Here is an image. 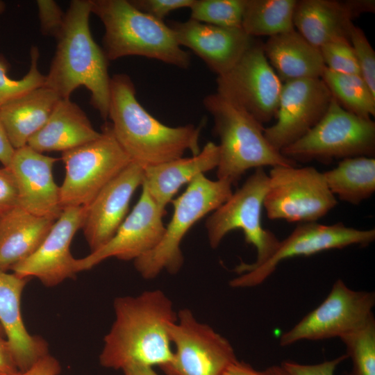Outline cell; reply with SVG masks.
Returning <instances> with one entry per match:
<instances>
[{"label": "cell", "mask_w": 375, "mask_h": 375, "mask_svg": "<svg viewBox=\"0 0 375 375\" xmlns=\"http://www.w3.org/2000/svg\"><path fill=\"white\" fill-rule=\"evenodd\" d=\"M115 320L103 338L99 362L106 368L131 365L159 367L173 358L169 327L177 313L171 299L160 290L115 299Z\"/></svg>", "instance_id": "6da1fadb"}, {"label": "cell", "mask_w": 375, "mask_h": 375, "mask_svg": "<svg viewBox=\"0 0 375 375\" xmlns=\"http://www.w3.org/2000/svg\"><path fill=\"white\" fill-rule=\"evenodd\" d=\"M135 85L125 74L110 78L108 118L117 142L132 162L142 168L198 154L201 126L171 127L148 112L136 98Z\"/></svg>", "instance_id": "7a4b0ae2"}, {"label": "cell", "mask_w": 375, "mask_h": 375, "mask_svg": "<svg viewBox=\"0 0 375 375\" xmlns=\"http://www.w3.org/2000/svg\"><path fill=\"white\" fill-rule=\"evenodd\" d=\"M90 0L70 2L44 85L61 99H69L76 88L84 86L90 92L91 105L106 120L111 77L108 60L90 32Z\"/></svg>", "instance_id": "3957f363"}, {"label": "cell", "mask_w": 375, "mask_h": 375, "mask_svg": "<svg viewBox=\"0 0 375 375\" xmlns=\"http://www.w3.org/2000/svg\"><path fill=\"white\" fill-rule=\"evenodd\" d=\"M91 13L104 26L103 51L108 60L128 56L156 59L181 69L190 56L163 21L139 10L127 0H90Z\"/></svg>", "instance_id": "277c9868"}, {"label": "cell", "mask_w": 375, "mask_h": 375, "mask_svg": "<svg viewBox=\"0 0 375 375\" xmlns=\"http://www.w3.org/2000/svg\"><path fill=\"white\" fill-rule=\"evenodd\" d=\"M203 104L212 115L213 131L219 139L217 179L232 184L249 169L265 166H295L267 140L265 128L247 112L218 93L204 97Z\"/></svg>", "instance_id": "5b68a950"}, {"label": "cell", "mask_w": 375, "mask_h": 375, "mask_svg": "<svg viewBox=\"0 0 375 375\" xmlns=\"http://www.w3.org/2000/svg\"><path fill=\"white\" fill-rule=\"evenodd\" d=\"M233 184L226 180L212 181L200 174L179 197L171 201L174 212L158 245L134 260L137 272L145 279H153L161 272L176 274L183 266L181 244L193 225L215 211L233 194Z\"/></svg>", "instance_id": "8992f818"}, {"label": "cell", "mask_w": 375, "mask_h": 375, "mask_svg": "<svg viewBox=\"0 0 375 375\" xmlns=\"http://www.w3.org/2000/svg\"><path fill=\"white\" fill-rule=\"evenodd\" d=\"M281 153L294 162L372 157L375 153V123L371 118L347 111L333 97L319 122Z\"/></svg>", "instance_id": "52a82bcc"}, {"label": "cell", "mask_w": 375, "mask_h": 375, "mask_svg": "<svg viewBox=\"0 0 375 375\" xmlns=\"http://www.w3.org/2000/svg\"><path fill=\"white\" fill-rule=\"evenodd\" d=\"M268 187V174L263 168L256 169L243 185L206 221L208 239L212 249H216L224 238L235 229L242 230L245 242L256 248L255 262L250 264L242 262L235 267V272L262 264L280 242L273 232L262 225V210Z\"/></svg>", "instance_id": "ba28073f"}, {"label": "cell", "mask_w": 375, "mask_h": 375, "mask_svg": "<svg viewBox=\"0 0 375 375\" xmlns=\"http://www.w3.org/2000/svg\"><path fill=\"white\" fill-rule=\"evenodd\" d=\"M65 176L60 190L62 208L88 206L132 161L117 142L110 123L97 139L62 153Z\"/></svg>", "instance_id": "9c48e42d"}, {"label": "cell", "mask_w": 375, "mask_h": 375, "mask_svg": "<svg viewBox=\"0 0 375 375\" xmlns=\"http://www.w3.org/2000/svg\"><path fill=\"white\" fill-rule=\"evenodd\" d=\"M268 176L263 208L270 219L317 222L338 204L323 172L313 167L275 166Z\"/></svg>", "instance_id": "30bf717a"}, {"label": "cell", "mask_w": 375, "mask_h": 375, "mask_svg": "<svg viewBox=\"0 0 375 375\" xmlns=\"http://www.w3.org/2000/svg\"><path fill=\"white\" fill-rule=\"evenodd\" d=\"M172 360L160 368L166 375H224L238 359L230 342L183 309L169 327Z\"/></svg>", "instance_id": "8fae6325"}, {"label": "cell", "mask_w": 375, "mask_h": 375, "mask_svg": "<svg viewBox=\"0 0 375 375\" xmlns=\"http://www.w3.org/2000/svg\"><path fill=\"white\" fill-rule=\"evenodd\" d=\"M374 292L353 290L338 278L316 308L282 334L279 344L287 347L302 340L340 338L374 317Z\"/></svg>", "instance_id": "7c38bea8"}, {"label": "cell", "mask_w": 375, "mask_h": 375, "mask_svg": "<svg viewBox=\"0 0 375 375\" xmlns=\"http://www.w3.org/2000/svg\"><path fill=\"white\" fill-rule=\"evenodd\" d=\"M375 240L373 228L360 230L342 223L331 225L317 222L301 223L283 240H280L271 256L255 267L242 269L229 282L232 288H252L262 284L283 260L317 253L343 249L351 245L365 247Z\"/></svg>", "instance_id": "4fadbf2b"}, {"label": "cell", "mask_w": 375, "mask_h": 375, "mask_svg": "<svg viewBox=\"0 0 375 375\" xmlns=\"http://www.w3.org/2000/svg\"><path fill=\"white\" fill-rule=\"evenodd\" d=\"M217 93L261 124L276 117L283 83L269 64L263 45L255 42L227 72L217 77Z\"/></svg>", "instance_id": "5bb4252c"}, {"label": "cell", "mask_w": 375, "mask_h": 375, "mask_svg": "<svg viewBox=\"0 0 375 375\" xmlns=\"http://www.w3.org/2000/svg\"><path fill=\"white\" fill-rule=\"evenodd\" d=\"M332 97L321 78L283 83L276 122L264 130L268 142L281 152L302 138L324 115Z\"/></svg>", "instance_id": "9a60e30c"}, {"label": "cell", "mask_w": 375, "mask_h": 375, "mask_svg": "<svg viewBox=\"0 0 375 375\" xmlns=\"http://www.w3.org/2000/svg\"><path fill=\"white\" fill-rule=\"evenodd\" d=\"M165 215L142 186L138 201L113 237L99 249L76 259L78 272L90 269L110 258L134 261L149 252L163 236Z\"/></svg>", "instance_id": "2e32d148"}, {"label": "cell", "mask_w": 375, "mask_h": 375, "mask_svg": "<svg viewBox=\"0 0 375 375\" xmlns=\"http://www.w3.org/2000/svg\"><path fill=\"white\" fill-rule=\"evenodd\" d=\"M86 210L87 206L64 208L38 249L15 265L10 269L12 273L22 278H36L47 287L74 278L78 272L70 245L83 226Z\"/></svg>", "instance_id": "e0dca14e"}, {"label": "cell", "mask_w": 375, "mask_h": 375, "mask_svg": "<svg viewBox=\"0 0 375 375\" xmlns=\"http://www.w3.org/2000/svg\"><path fill=\"white\" fill-rule=\"evenodd\" d=\"M143 179L144 168L131 162L87 206L81 229L91 252L103 247L115 234Z\"/></svg>", "instance_id": "ac0fdd59"}, {"label": "cell", "mask_w": 375, "mask_h": 375, "mask_svg": "<svg viewBox=\"0 0 375 375\" xmlns=\"http://www.w3.org/2000/svg\"><path fill=\"white\" fill-rule=\"evenodd\" d=\"M58 158L28 145L15 149L8 165L15 178L19 206L36 216L57 220L63 211L53 167Z\"/></svg>", "instance_id": "d6986e66"}, {"label": "cell", "mask_w": 375, "mask_h": 375, "mask_svg": "<svg viewBox=\"0 0 375 375\" xmlns=\"http://www.w3.org/2000/svg\"><path fill=\"white\" fill-rule=\"evenodd\" d=\"M181 47L191 49L217 76L230 70L255 42L242 28H226L192 19L169 25Z\"/></svg>", "instance_id": "ffe728a7"}, {"label": "cell", "mask_w": 375, "mask_h": 375, "mask_svg": "<svg viewBox=\"0 0 375 375\" xmlns=\"http://www.w3.org/2000/svg\"><path fill=\"white\" fill-rule=\"evenodd\" d=\"M372 0L297 1L293 17L295 30L317 48L341 38L348 39L353 19L363 12L374 11Z\"/></svg>", "instance_id": "44dd1931"}, {"label": "cell", "mask_w": 375, "mask_h": 375, "mask_svg": "<svg viewBox=\"0 0 375 375\" xmlns=\"http://www.w3.org/2000/svg\"><path fill=\"white\" fill-rule=\"evenodd\" d=\"M29 278L0 270V324L19 372L49 354L47 342L31 335L22 319L21 298Z\"/></svg>", "instance_id": "7402d4cb"}, {"label": "cell", "mask_w": 375, "mask_h": 375, "mask_svg": "<svg viewBox=\"0 0 375 375\" xmlns=\"http://www.w3.org/2000/svg\"><path fill=\"white\" fill-rule=\"evenodd\" d=\"M218 144L208 142L200 152L192 157L179 158L158 165L144 168V187L158 207L166 212V206L178 190L200 174L217 167Z\"/></svg>", "instance_id": "603a6c76"}, {"label": "cell", "mask_w": 375, "mask_h": 375, "mask_svg": "<svg viewBox=\"0 0 375 375\" xmlns=\"http://www.w3.org/2000/svg\"><path fill=\"white\" fill-rule=\"evenodd\" d=\"M85 112L70 99H60L44 125L27 145L40 153L62 152L99 137Z\"/></svg>", "instance_id": "cb8c5ba5"}, {"label": "cell", "mask_w": 375, "mask_h": 375, "mask_svg": "<svg viewBox=\"0 0 375 375\" xmlns=\"http://www.w3.org/2000/svg\"><path fill=\"white\" fill-rule=\"evenodd\" d=\"M262 45L267 59L283 83L321 78L326 69L319 48L295 29L269 37Z\"/></svg>", "instance_id": "d4e9b609"}, {"label": "cell", "mask_w": 375, "mask_h": 375, "mask_svg": "<svg viewBox=\"0 0 375 375\" xmlns=\"http://www.w3.org/2000/svg\"><path fill=\"white\" fill-rule=\"evenodd\" d=\"M60 99L53 90L42 85L0 105V118L14 149L27 145Z\"/></svg>", "instance_id": "484cf974"}, {"label": "cell", "mask_w": 375, "mask_h": 375, "mask_svg": "<svg viewBox=\"0 0 375 375\" xmlns=\"http://www.w3.org/2000/svg\"><path fill=\"white\" fill-rule=\"evenodd\" d=\"M55 222L33 215L19 206L6 211L0 220V270H10L31 256Z\"/></svg>", "instance_id": "4316f807"}, {"label": "cell", "mask_w": 375, "mask_h": 375, "mask_svg": "<svg viewBox=\"0 0 375 375\" xmlns=\"http://www.w3.org/2000/svg\"><path fill=\"white\" fill-rule=\"evenodd\" d=\"M332 194L342 201L358 205L375 192V159L356 156L342 159L335 168L323 172Z\"/></svg>", "instance_id": "83f0119b"}, {"label": "cell", "mask_w": 375, "mask_h": 375, "mask_svg": "<svg viewBox=\"0 0 375 375\" xmlns=\"http://www.w3.org/2000/svg\"><path fill=\"white\" fill-rule=\"evenodd\" d=\"M296 4V0H246L241 28L252 38L293 31Z\"/></svg>", "instance_id": "f1b7e54d"}, {"label": "cell", "mask_w": 375, "mask_h": 375, "mask_svg": "<svg viewBox=\"0 0 375 375\" xmlns=\"http://www.w3.org/2000/svg\"><path fill=\"white\" fill-rule=\"evenodd\" d=\"M339 104L358 116L375 114V93L359 74H342L326 67L321 77Z\"/></svg>", "instance_id": "f546056e"}, {"label": "cell", "mask_w": 375, "mask_h": 375, "mask_svg": "<svg viewBox=\"0 0 375 375\" xmlns=\"http://www.w3.org/2000/svg\"><path fill=\"white\" fill-rule=\"evenodd\" d=\"M340 339L352 361V369L347 375H375V318Z\"/></svg>", "instance_id": "4dcf8cb0"}, {"label": "cell", "mask_w": 375, "mask_h": 375, "mask_svg": "<svg viewBox=\"0 0 375 375\" xmlns=\"http://www.w3.org/2000/svg\"><path fill=\"white\" fill-rule=\"evenodd\" d=\"M246 0H194L193 20L226 28H241Z\"/></svg>", "instance_id": "1f68e13d"}, {"label": "cell", "mask_w": 375, "mask_h": 375, "mask_svg": "<svg viewBox=\"0 0 375 375\" xmlns=\"http://www.w3.org/2000/svg\"><path fill=\"white\" fill-rule=\"evenodd\" d=\"M31 65L28 73L19 80L11 79L7 74L6 65L0 62V105L44 85L45 76L38 66V47L31 49Z\"/></svg>", "instance_id": "d6a6232c"}, {"label": "cell", "mask_w": 375, "mask_h": 375, "mask_svg": "<svg viewBox=\"0 0 375 375\" xmlns=\"http://www.w3.org/2000/svg\"><path fill=\"white\" fill-rule=\"evenodd\" d=\"M326 67L342 74H360L353 49L347 38L337 39L319 48Z\"/></svg>", "instance_id": "836d02e7"}, {"label": "cell", "mask_w": 375, "mask_h": 375, "mask_svg": "<svg viewBox=\"0 0 375 375\" xmlns=\"http://www.w3.org/2000/svg\"><path fill=\"white\" fill-rule=\"evenodd\" d=\"M348 40L353 49L360 74L375 93V52L361 28L353 23L348 31Z\"/></svg>", "instance_id": "e575fe53"}, {"label": "cell", "mask_w": 375, "mask_h": 375, "mask_svg": "<svg viewBox=\"0 0 375 375\" xmlns=\"http://www.w3.org/2000/svg\"><path fill=\"white\" fill-rule=\"evenodd\" d=\"M41 32L56 38L65 21L64 13L58 4L52 0H38Z\"/></svg>", "instance_id": "d590c367"}, {"label": "cell", "mask_w": 375, "mask_h": 375, "mask_svg": "<svg viewBox=\"0 0 375 375\" xmlns=\"http://www.w3.org/2000/svg\"><path fill=\"white\" fill-rule=\"evenodd\" d=\"M130 3L139 10L162 21L171 12L190 8L194 0H132Z\"/></svg>", "instance_id": "8d00e7d4"}, {"label": "cell", "mask_w": 375, "mask_h": 375, "mask_svg": "<svg viewBox=\"0 0 375 375\" xmlns=\"http://www.w3.org/2000/svg\"><path fill=\"white\" fill-rule=\"evenodd\" d=\"M347 358V355L344 354L335 359L315 365H304L295 361L285 360L281 362V365L291 375H334L337 366Z\"/></svg>", "instance_id": "74e56055"}, {"label": "cell", "mask_w": 375, "mask_h": 375, "mask_svg": "<svg viewBox=\"0 0 375 375\" xmlns=\"http://www.w3.org/2000/svg\"><path fill=\"white\" fill-rule=\"evenodd\" d=\"M19 206L17 182L9 167L0 168V212Z\"/></svg>", "instance_id": "f35d334b"}, {"label": "cell", "mask_w": 375, "mask_h": 375, "mask_svg": "<svg viewBox=\"0 0 375 375\" xmlns=\"http://www.w3.org/2000/svg\"><path fill=\"white\" fill-rule=\"evenodd\" d=\"M224 375H291L281 365H272L258 370L250 364L237 360L226 369Z\"/></svg>", "instance_id": "ab89813d"}, {"label": "cell", "mask_w": 375, "mask_h": 375, "mask_svg": "<svg viewBox=\"0 0 375 375\" xmlns=\"http://www.w3.org/2000/svg\"><path fill=\"white\" fill-rule=\"evenodd\" d=\"M60 371L61 366L59 361L49 353L30 369L19 372L16 375H59Z\"/></svg>", "instance_id": "60d3db41"}, {"label": "cell", "mask_w": 375, "mask_h": 375, "mask_svg": "<svg viewBox=\"0 0 375 375\" xmlns=\"http://www.w3.org/2000/svg\"><path fill=\"white\" fill-rule=\"evenodd\" d=\"M19 372L8 341L0 335V375H16Z\"/></svg>", "instance_id": "b9f144b4"}, {"label": "cell", "mask_w": 375, "mask_h": 375, "mask_svg": "<svg viewBox=\"0 0 375 375\" xmlns=\"http://www.w3.org/2000/svg\"><path fill=\"white\" fill-rule=\"evenodd\" d=\"M15 149L10 144L0 118V162L8 167Z\"/></svg>", "instance_id": "7bdbcfd3"}, {"label": "cell", "mask_w": 375, "mask_h": 375, "mask_svg": "<svg viewBox=\"0 0 375 375\" xmlns=\"http://www.w3.org/2000/svg\"><path fill=\"white\" fill-rule=\"evenodd\" d=\"M124 375H158L153 367L144 365H131L122 369Z\"/></svg>", "instance_id": "ee69618b"}, {"label": "cell", "mask_w": 375, "mask_h": 375, "mask_svg": "<svg viewBox=\"0 0 375 375\" xmlns=\"http://www.w3.org/2000/svg\"><path fill=\"white\" fill-rule=\"evenodd\" d=\"M3 9H4V4L3 2L0 1V12H1Z\"/></svg>", "instance_id": "f6af8a7d"}, {"label": "cell", "mask_w": 375, "mask_h": 375, "mask_svg": "<svg viewBox=\"0 0 375 375\" xmlns=\"http://www.w3.org/2000/svg\"><path fill=\"white\" fill-rule=\"evenodd\" d=\"M1 333H3V331L2 327H1V326L0 324V335H1Z\"/></svg>", "instance_id": "bcb514c9"}, {"label": "cell", "mask_w": 375, "mask_h": 375, "mask_svg": "<svg viewBox=\"0 0 375 375\" xmlns=\"http://www.w3.org/2000/svg\"><path fill=\"white\" fill-rule=\"evenodd\" d=\"M5 212H0V220H1V217H2V216H3V215Z\"/></svg>", "instance_id": "7dc6e473"}]
</instances>
